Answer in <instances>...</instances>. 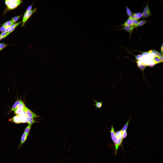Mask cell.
Segmentation results:
<instances>
[{
	"instance_id": "1",
	"label": "cell",
	"mask_w": 163,
	"mask_h": 163,
	"mask_svg": "<svg viewBox=\"0 0 163 163\" xmlns=\"http://www.w3.org/2000/svg\"><path fill=\"white\" fill-rule=\"evenodd\" d=\"M73 17L72 15L69 17L65 20L53 24H51L46 33L44 47L42 52H47L50 46L58 37L60 33L67 26L72 22Z\"/></svg>"
},
{
	"instance_id": "2",
	"label": "cell",
	"mask_w": 163,
	"mask_h": 163,
	"mask_svg": "<svg viewBox=\"0 0 163 163\" xmlns=\"http://www.w3.org/2000/svg\"><path fill=\"white\" fill-rule=\"evenodd\" d=\"M44 4V2L42 0H28L19 10L14 12L16 18L19 19L29 18L38 11Z\"/></svg>"
},
{
	"instance_id": "3",
	"label": "cell",
	"mask_w": 163,
	"mask_h": 163,
	"mask_svg": "<svg viewBox=\"0 0 163 163\" xmlns=\"http://www.w3.org/2000/svg\"><path fill=\"white\" fill-rule=\"evenodd\" d=\"M28 47V46L22 40L15 42L8 46L5 51L10 56L14 57Z\"/></svg>"
},
{
	"instance_id": "4",
	"label": "cell",
	"mask_w": 163,
	"mask_h": 163,
	"mask_svg": "<svg viewBox=\"0 0 163 163\" xmlns=\"http://www.w3.org/2000/svg\"><path fill=\"white\" fill-rule=\"evenodd\" d=\"M43 44V43H41L29 47H28L25 50L20 54L14 57L11 61L10 64L14 65L22 57L26 55L31 54L34 53Z\"/></svg>"
},
{
	"instance_id": "5",
	"label": "cell",
	"mask_w": 163,
	"mask_h": 163,
	"mask_svg": "<svg viewBox=\"0 0 163 163\" xmlns=\"http://www.w3.org/2000/svg\"><path fill=\"white\" fill-rule=\"evenodd\" d=\"M43 31V30L24 35L22 41L27 45H29L33 43L37 38Z\"/></svg>"
},
{
	"instance_id": "6",
	"label": "cell",
	"mask_w": 163,
	"mask_h": 163,
	"mask_svg": "<svg viewBox=\"0 0 163 163\" xmlns=\"http://www.w3.org/2000/svg\"><path fill=\"white\" fill-rule=\"evenodd\" d=\"M17 91V90L13 89L6 85L3 86L0 85V100L1 101Z\"/></svg>"
},
{
	"instance_id": "7",
	"label": "cell",
	"mask_w": 163,
	"mask_h": 163,
	"mask_svg": "<svg viewBox=\"0 0 163 163\" xmlns=\"http://www.w3.org/2000/svg\"><path fill=\"white\" fill-rule=\"evenodd\" d=\"M19 67L15 65L8 64L3 65L0 69V72L2 73L7 74L11 75Z\"/></svg>"
},
{
	"instance_id": "8",
	"label": "cell",
	"mask_w": 163,
	"mask_h": 163,
	"mask_svg": "<svg viewBox=\"0 0 163 163\" xmlns=\"http://www.w3.org/2000/svg\"><path fill=\"white\" fill-rule=\"evenodd\" d=\"M13 58L5 50L0 55V62L5 64H9Z\"/></svg>"
},
{
	"instance_id": "9",
	"label": "cell",
	"mask_w": 163,
	"mask_h": 163,
	"mask_svg": "<svg viewBox=\"0 0 163 163\" xmlns=\"http://www.w3.org/2000/svg\"><path fill=\"white\" fill-rule=\"evenodd\" d=\"M10 7L14 12L19 10L22 6L21 0H12L10 3Z\"/></svg>"
},
{
	"instance_id": "10",
	"label": "cell",
	"mask_w": 163,
	"mask_h": 163,
	"mask_svg": "<svg viewBox=\"0 0 163 163\" xmlns=\"http://www.w3.org/2000/svg\"><path fill=\"white\" fill-rule=\"evenodd\" d=\"M64 11L62 10L57 13L54 16L51 24L58 23L63 21Z\"/></svg>"
},
{
	"instance_id": "11",
	"label": "cell",
	"mask_w": 163,
	"mask_h": 163,
	"mask_svg": "<svg viewBox=\"0 0 163 163\" xmlns=\"http://www.w3.org/2000/svg\"><path fill=\"white\" fill-rule=\"evenodd\" d=\"M31 55V54H29L22 57L19 59L15 65L19 67L25 63L28 60Z\"/></svg>"
},
{
	"instance_id": "12",
	"label": "cell",
	"mask_w": 163,
	"mask_h": 163,
	"mask_svg": "<svg viewBox=\"0 0 163 163\" xmlns=\"http://www.w3.org/2000/svg\"><path fill=\"white\" fill-rule=\"evenodd\" d=\"M10 75L7 74L2 73L0 72V80H2L5 78L7 77Z\"/></svg>"
}]
</instances>
